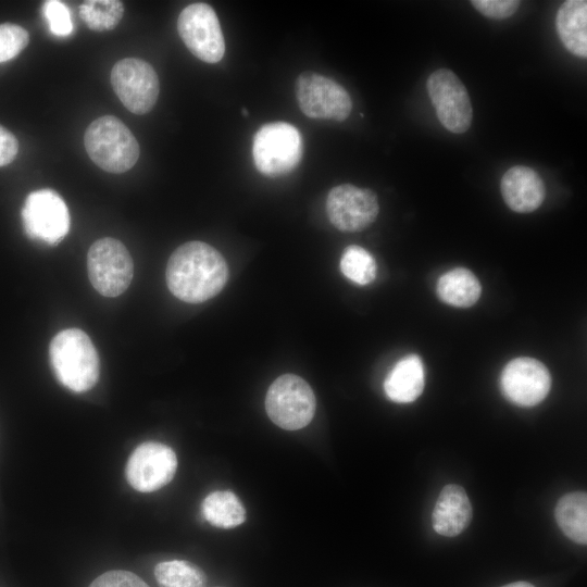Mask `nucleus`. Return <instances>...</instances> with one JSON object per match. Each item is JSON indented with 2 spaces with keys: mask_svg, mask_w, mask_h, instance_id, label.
<instances>
[{
  "mask_svg": "<svg viewBox=\"0 0 587 587\" xmlns=\"http://www.w3.org/2000/svg\"><path fill=\"white\" fill-rule=\"evenodd\" d=\"M88 277L104 297H117L129 286L134 275L133 259L117 239L104 237L95 241L87 254Z\"/></svg>",
  "mask_w": 587,
  "mask_h": 587,
  "instance_id": "obj_6",
  "label": "nucleus"
},
{
  "mask_svg": "<svg viewBox=\"0 0 587 587\" xmlns=\"http://www.w3.org/2000/svg\"><path fill=\"white\" fill-rule=\"evenodd\" d=\"M425 371L421 358L408 354L400 359L384 382V390L388 399L398 403L416 400L423 392Z\"/></svg>",
  "mask_w": 587,
  "mask_h": 587,
  "instance_id": "obj_17",
  "label": "nucleus"
},
{
  "mask_svg": "<svg viewBox=\"0 0 587 587\" xmlns=\"http://www.w3.org/2000/svg\"><path fill=\"white\" fill-rule=\"evenodd\" d=\"M432 520L435 532L446 537H454L469 526L472 507L463 487L450 484L441 489Z\"/></svg>",
  "mask_w": 587,
  "mask_h": 587,
  "instance_id": "obj_16",
  "label": "nucleus"
},
{
  "mask_svg": "<svg viewBox=\"0 0 587 587\" xmlns=\"http://www.w3.org/2000/svg\"><path fill=\"white\" fill-rule=\"evenodd\" d=\"M500 189L507 205L517 213L535 211L546 197V186L539 174L524 165L510 167L501 178Z\"/></svg>",
  "mask_w": 587,
  "mask_h": 587,
  "instance_id": "obj_15",
  "label": "nucleus"
},
{
  "mask_svg": "<svg viewBox=\"0 0 587 587\" xmlns=\"http://www.w3.org/2000/svg\"><path fill=\"white\" fill-rule=\"evenodd\" d=\"M78 10L84 23L95 32L115 28L124 15L123 2L116 0L84 1Z\"/></svg>",
  "mask_w": 587,
  "mask_h": 587,
  "instance_id": "obj_23",
  "label": "nucleus"
},
{
  "mask_svg": "<svg viewBox=\"0 0 587 587\" xmlns=\"http://www.w3.org/2000/svg\"><path fill=\"white\" fill-rule=\"evenodd\" d=\"M298 105L314 120L345 121L352 109L348 91L337 82L314 72L301 73L295 84Z\"/></svg>",
  "mask_w": 587,
  "mask_h": 587,
  "instance_id": "obj_7",
  "label": "nucleus"
},
{
  "mask_svg": "<svg viewBox=\"0 0 587 587\" xmlns=\"http://www.w3.org/2000/svg\"><path fill=\"white\" fill-rule=\"evenodd\" d=\"M49 358L58 380L74 392H85L98 382V352L82 329L67 328L58 333L50 342Z\"/></svg>",
  "mask_w": 587,
  "mask_h": 587,
  "instance_id": "obj_2",
  "label": "nucleus"
},
{
  "mask_svg": "<svg viewBox=\"0 0 587 587\" xmlns=\"http://www.w3.org/2000/svg\"><path fill=\"white\" fill-rule=\"evenodd\" d=\"M22 221L29 238L51 246L58 245L67 235L71 224L65 201L49 188L35 190L27 196Z\"/></svg>",
  "mask_w": 587,
  "mask_h": 587,
  "instance_id": "obj_8",
  "label": "nucleus"
},
{
  "mask_svg": "<svg viewBox=\"0 0 587 587\" xmlns=\"http://www.w3.org/2000/svg\"><path fill=\"white\" fill-rule=\"evenodd\" d=\"M202 515L218 528H233L245 522L246 510L239 498L229 490L208 495L201 505Z\"/></svg>",
  "mask_w": 587,
  "mask_h": 587,
  "instance_id": "obj_21",
  "label": "nucleus"
},
{
  "mask_svg": "<svg viewBox=\"0 0 587 587\" xmlns=\"http://www.w3.org/2000/svg\"><path fill=\"white\" fill-rule=\"evenodd\" d=\"M177 469V458L168 446L147 441L139 445L126 464L128 484L137 491L152 492L167 485Z\"/></svg>",
  "mask_w": 587,
  "mask_h": 587,
  "instance_id": "obj_12",
  "label": "nucleus"
},
{
  "mask_svg": "<svg viewBox=\"0 0 587 587\" xmlns=\"http://www.w3.org/2000/svg\"><path fill=\"white\" fill-rule=\"evenodd\" d=\"M438 298L450 305L469 308L480 297L478 278L467 268L455 267L442 274L436 286Z\"/></svg>",
  "mask_w": 587,
  "mask_h": 587,
  "instance_id": "obj_19",
  "label": "nucleus"
},
{
  "mask_svg": "<svg viewBox=\"0 0 587 587\" xmlns=\"http://www.w3.org/2000/svg\"><path fill=\"white\" fill-rule=\"evenodd\" d=\"M316 408L314 392L300 376L284 374L268 387L265 410L271 421L286 430H297L313 419Z\"/></svg>",
  "mask_w": 587,
  "mask_h": 587,
  "instance_id": "obj_5",
  "label": "nucleus"
},
{
  "mask_svg": "<svg viewBox=\"0 0 587 587\" xmlns=\"http://www.w3.org/2000/svg\"><path fill=\"white\" fill-rule=\"evenodd\" d=\"M18 151V141L15 136L0 125V166L11 163Z\"/></svg>",
  "mask_w": 587,
  "mask_h": 587,
  "instance_id": "obj_29",
  "label": "nucleus"
},
{
  "mask_svg": "<svg viewBox=\"0 0 587 587\" xmlns=\"http://www.w3.org/2000/svg\"><path fill=\"white\" fill-rule=\"evenodd\" d=\"M89 587H149L139 576L128 571H109L98 576Z\"/></svg>",
  "mask_w": 587,
  "mask_h": 587,
  "instance_id": "obj_28",
  "label": "nucleus"
},
{
  "mask_svg": "<svg viewBox=\"0 0 587 587\" xmlns=\"http://www.w3.org/2000/svg\"><path fill=\"white\" fill-rule=\"evenodd\" d=\"M29 42L28 32L12 23L0 24V63L14 59Z\"/></svg>",
  "mask_w": 587,
  "mask_h": 587,
  "instance_id": "obj_25",
  "label": "nucleus"
},
{
  "mask_svg": "<svg viewBox=\"0 0 587 587\" xmlns=\"http://www.w3.org/2000/svg\"><path fill=\"white\" fill-rule=\"evenodd\" d=\"M302 154L301 134L289 123L264 124L253 137V161L264 175L275 177L290 173L300 163Z\"/></svg>",
  "mask_w": 587,
  "mask_h": 587,
  "instance_id": "obj_4",
  "label": "nucleus"
},
{
  "mask_svg": "<svg viewBox=\"0 0 587 587\" xmlns=\"http://www.w3.org/2000/svg\"><path fill=\"white\" fill-rule=\"evenodd\" d=\"M110 79L116 96L132 113L146 114L154 107L160 83L148 62L138 58L122 59L113 66Z\"/></svg>",
  "mask_w": 587,
  "mask_h": 587,
  "instance_id": "obj_10",
  "label": "nucleus"
},
{
  "mask_svg": "<svg viewBox=\"0 0 587 587\" xmlns=\"http://www.w3.org/2000/svg\"><path fill=\"white\" fill-rule=\"evenodd\" d=\"M178 34L188 50L199 60L217 63L225 53V41L213 8L198 2L187 5L178 15Z\"/></svg>",
  "mask_w": 587,
  "mask_h": 587,
  "instance_id": "obj_9",
  "label": "nucleus"
},
{
  "mask_svg": "<svg viewBox=\"0 0 587 587\" xmlns=\"http://www.w3.org/2000/svg\"><path fill=\"white\" fill-rule=\"evenodd\" d=\"M377 196L367 188L342 184L332 188L326 198L329 222L341 232H360L377 217Z\"/></svg>",
  "mask_w": 587,
  "mask_h": 587,
  "instance_id": "obj_13",
  "label": "nucleus"
},
{
  "mask_svg": "<svg viewBox=\"0 0 587 587\" xmlns=\"http://www.w3.org/2000/svg\"><path fill=\"white\" fill-rule=\"evenodd\" d=\"M170 291L179 300L200 303L216 296L228 278L223 255L203 241H188L170 257L166 272Z\"/></svg>",
  "mask_w": 587,
  "mask_h": 587,
  "instance_id": "obj_1",
  "label": "nucleus"
},
{
  "mask_svg": "<svg viewBox=\"0 0 587 587\" xmlns=\"http://www.w3.org/2000/svg\"><path fill=\"white\" fill-rule=\"evenodd\" d=\"M557 33L563 46L574 55L587 57V1L567 0L555 17Z\"/></svg>",
  "mask_w": 587,
  "mask_h": 587,
  "instance_id": "obj_18",
  "label": "nucleus"
},
{
  "mask_svg": "<svg viewBox=\"0 0 587 587\" xmlns=\"http://www.w3.org/2000/svg\"><path fill=\"white\" fill-rule=\"evenodd\" d=\"M554 516L563 534L579 545L587 544V495L575 491L563 495L555 507Z\"/></svg>",
  "mask_w": 587,
  "mask_h": 587,
  "instance_id": "obj_20",
  "label": "nucleus"
},
{
  "mask_svg": "<svg viewBox=\"0 0 587 587\" xmlns=\"http://www.w3.org/2000/svg\"><path fill=\"white\" fill-rule=\"evenodd\" d=\"M501 587H535V586L527 582H515V583H510Z\"/></svg>",
  "mask_w": 587,
  "mask_h": 587,
  "instance_id": "obj_30",
  "label": "nucleus"
},
{
  "mask_svg": "<svg viewBox=\"0 0 587 587\" xmlns=\"http://www.w3.org/2000/svg\"><path fill=\"white\" fill-rule=\"evenodd\" d=\"M500 385L503 396L520 407H534L549 394L551 377L538 360L521 357L511 360L503 369Z\"/></svg>",
  "mask_w": 587,
  "mask_h": 587,
  "instance_id": "obj_14",
  "label": "nucleus"
},
{
  "mask_svg": "<svg viewBox=\"0 0 587 587\" xmlns=\"http://www.w3.org/2000/svg\"><path fill=\"white\" fill-rule=\"evenodd\" d=\"M42 13L48 22L50 32L58 37H66L73 32L70 9L59 0H48L42 4Z\"/></svg>",
  "mask_w": 587,
  "mask_h": 587,
  "instance_id": "obj_26",
  "label": "nucleus"
},
{
  "mask_svg": "<svg viewBox=\"0 0 587 587\" xmlns=\"http://www.w3.org/2000/svg\"><path fill=\"white\" fill-rule=\"evenodd\" d=\"M471 3L483 15L495 20L510 17L521 4L517 0H473Z\"/></svg>",
  "mask_w": 587,
  "mask_h": 587,
  "instance_id": "obj_27",
  "label": "nucleus"
},
{
  "mask_svg": "<svg viewBox=\"0 0 587 587\" xmlns=\"http://www.w3.org/2000/svg\"><path fill=\"white\" fill-rule=\"evenodd\" d=\"M84 146L91 161L109 173L130 170L139 158V145L129 128L117 117L104 115L87 127Z\"/></svg>",
  "mask_w": 587,
  "mask_h": 587,
  "instance_id": "obj_3",
  "label": "nucleus"
},
{
  "mask_svg": "<svg viewBox=\"0 0 587 587\" xmlns=\"http://www.w3.org/2000/svg\"><path fill=\"white\" fill-rule=\"evenodd\" d=\"M340 271L351 282L367 285L375 278L376 262L366 249L352 245L341 255Z\"/></svg>",
  "mask_w": 587,
  "mask_h": 587,
  "instance_id": "obj_24",
  "label": "nucleus"
},
{
  "mask_svg": "<svg viewBox=\"0 0 587 587\" xmlns=\"http://www.w3.org/2000/svg\"><path fill=\"white\" fill-rule=\"evenodd\" d=\"M426 88L437 117L451 133H465L472 123L473 110L463 83L448 68L433 72Z\"/></svg>",
  "mask_w": 587,
  "mask_h": 587,
  "instance_id": "obj_11",
  "label": "nucleus"
},
{
  "mask_svg": "<svg viewBox=\"0 0 587 587\" xmlns=\"http://www.w3.org/2000/svg\"><path fill=\"white\" fill-rule=\"evenodd\" d=\"M154 576L160 587H203L207 580L199 566L185 560L159 563Z\"/></svg>",
  "mask_w": 587,
  "mask_h": 587,
  "instance_id": "obj_22",
  "label": "nucleus"
}]
</instances>
